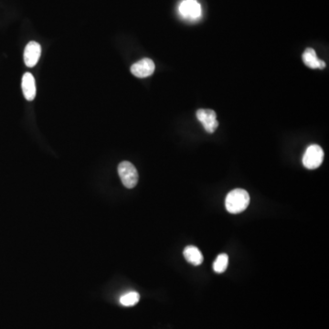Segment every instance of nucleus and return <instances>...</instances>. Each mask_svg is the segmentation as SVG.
<instances>
[{"label": "nucleus", "instance_id": "nucleus-1", "mask_svg": "<svg viewBox=\"0 0 329 329\" xmlns=\"http://www.w3.org/2000/svg\"><path fill=\"white\" fill-rule=\"evenodd\" d=\"M250 195L246 190L236 189L229 193L225 199V207L230 213L238 214L248 208Z\"/></svg>", "mask_w": 329, "mask_h": 329}, {"label": "nucleus", "instance_id": "nucleus-2", "mask_svg": "<svg viewBox=\"0 0 329 329\" xmlns=\"http://www.w3.org/2000/svg\"><path fill=\"white\" fill-rule=\"evenodd\" d=\"M118 174L124 186L127 189H133L138 182V172L135 166L128 161H124L119 164Z\"/></svg>", "mask_w": 329, "mask_h": 329}, {"label": "nucleus", "instance_id": "nucleus-3", "mask_svg": "<svg viewBox=\"0 0 329 329\" xmlns=\"http://www.w3.org/2000/svg\"><path fill=\"white\" fill-rule=\"evenodd\" d=\"M324 151L318 145H311L305 150L303 164L307 169H316L323 163Z\"/></svg>", "mask_w": 329, "mask_h": 329}, {"label": "nucleus", "instance_id": "nucleus-4", "mask_svg": "<svg viewBox=\"0 0 329 329\" xmlns=\"http://www.w3.org/2000/svg\"><path fill=\"white\" fill-rule=\"evenodd\" d=\"M178 12L183 19L197 20L201 18L202 8L197 0H183L178 6Z\"/></svg>", "mask_w": 329, "mask_h": 329}, {"label": "nucleus", "instance_id": "nucleus-5", "mask_svg": "<svg viewBox=\"0 0 329 329\" xmlns=\"http://www.w3.org/2000/svg\"><path fill=\"white\" fill-rule=\"evenodd\" d=\"M197 118L202 124L203 127L208 133H213L219 127L217 114L211 109H199L197 111Z\"/></svg>", "mask_w": 329, "mask_h": 329}, {"label": "nucleus", "instance_id": "nucleus-6", "mask_svg": "<svg viewBox=\"0 0 329 329\" xmlns=\"http://www.w3.org/2000/svg\"><path fill=\"white\" fill-rule=\"evenodd\" d=\"M155 64L150 59H143L135 63L131 67L132 74L138 78H146L152 75L155 71Z\"/></svg>", "mask_w": 329, "mask_h": 329}, {"label": "nucleus", "instance_id": "nucleus-7", "mask_svg": "<svg viewBox=\"0 0 329 329\" xmlns=\"http://www.w3.org/2000/svg\"><path fill=\"white\" fill-rule=\"evenodd\" d=\"M41 54V47L36 41H31L26 46L24 51V62L26 66L32 68L38 64Z\"/></svg>", "mask_w": 329, "mask_h": 329}, {"label": "nucleus", "instance_id": "nucleus-8", "mask_svg": "<svg viewBox=\"0 0 329 329\" xmlns=\"http://www.w3.org/2000/svg\"><path fill=\"white\" fill-rule=\"evenodd\" d=\"M22 91L28 101H33L36 96V83L32 73L27 72L22 77Z\"/></svg>", "mask_w": 329, "mask_h": 329}, {"label": "nucleus", "instance_id": "nucleus-9", "mask_svg": "<svg viewBox=\"0 0 329 329\" xmlns=\"http://www.w3.org/2000/svg\"><path fill=\"white\" fill-rule=\"evenodd\" d=\"M303 62L311 69H324L326 67V64L323 61L317 58L316 51L311 48H307L304 51L303 54Z\"/></svg>", "mask_w": 329, "mask_h": 329}, {"label": "nucleus", "instance_id": "nucleus-10", "mask_svg": "<svg viewBox=\"0 0 329 329\" xmlns=\"http://www.w3.org/2000/svg\"><path fill=\"white\" fill-rule=\"evenodd\" d=\"M184 257L193 265H199L203 262L202 253L195 246H188L183 252Z\"/></svg>", "mask_w": 329, "mask_h": 329}, {"label": "nucleus", "instance_id": "nucleus-11", "mask_svg": "<svg viewBox=\"0 0 329 329\" xmlns=\"http://www.w3.org/2000/svg\"><path fill=\"white\" fill-rule=\"evenodd\" d=\"M229 264V257L226 253L220 254L213 263L214 272L217 273H222L225 272Z\"/></svg>", "mask_w": 329, "mask_h": 329}, {"label": "nucleus", "instance_id": "nucleus-12", "mask_svg": "<svg viewBox=\"0 0 329 329\" xmlns=\"http://www.w3.org/2000/svg\"><path fill=\"white\" fill-rule=\"evenodd\" d=\"M140 296L137 292H129L120 297V303L124 306H133L139 302Z\"/></svg>", "mask_w": 329, "mask_h": 329}]
</instances>
